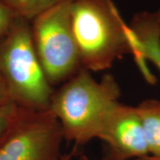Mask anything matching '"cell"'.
<instances>
[{"mask_svg": "<svg viewBox=\"0 0 160 160\" xmlns=\"http://www.w3.org/2000/svg\"><path fill=\"white\" fill-rule=\"evenodd\" d=\"M71 24L82 68L100 71L131 53L148 79L139 42L111 0H71Z\"/></svg>", "mask_w": 160, "mask_h": 160, "instance_id": "obj_1", "label": "cell"}, {"mask_svg": "<svg viewBox=\"0 0 160 160\" xmlns=\"http://www.w3.org/2000/svg\"><path fill=\"white\" fill-rule=\"evenodd\" d=\"M135 160H160V158L152 157V156L148 155V156H146V157L139 158V159H137Z\"/></svg>", "mask_w": 160, "mask_h": 160, "instance_id": "obj_13", "label": "cell"}, {"mask_svg": "<svg viewBox=\"0 0 160 160\" xmlns=\"http://www.w3.org/2000/svg\"><path fill=\"white\" fill-rule=\"evenodd\" d=\"M120 95L113 76L106 74L97 82L82 68L53 92L49 110L59 120L64 139L74 142L76 146L82 145L99 137Z\"/></svg>", "mask_w": 160, "mask_h": 160, "instance_id": "obj_2", "label": "cell"}, {"mask_svg": "<svg viewBox=\"0 0 160 160\" xmlns=\"http://www.w3.org/2000/svg\"><path fill=\"white\" fill-rule=\"evenodd\" d=\"M13 103L10 97L8 89L6 85L5 81L0 72V108Z\"/></svg>", "mask_w": 160, "mask_h": 160, "instance_id": "obj_12", "label": "cell"}, {"mask_svg": "<svg viewBox=\"0 0 160 160\" xmlns=\"http://www.w3.org/2000/svg\"><path fill=\"white\" fill-rule=\"evenodd\" d=\"M60 1L62 0H0L17 16L30 22Z\"/></svg>", "mask_w": 160, "mask_h": 160, "instance_id": "obj_9", "label": "cell"}, {"mask_svg": "<svg viewBox=\"0 0 160 160\" xmlns=\"http://www.w3.org/2000/svg\"><path fill=\"white\" fill-rule=\"evenodd\" d=\"M0 72L16 105L33 111L49 110L54 91L36 52L28 20L18 18L0 39Z\"/></svg>", "mask_w": 160, "mask_h": 160, "instance_id": "obj_3", "label": "cell"}, {"mask_svg": "<svg viewBox=\"0 0 160 160\" xmlns=\"http://www.w3.org/2000/svg\"><path fill=\"white\" fill-rule=\"evenodd\" d=\"M15 107V104L12 103L11 105L2 108H0V139H1L2 136L3 135L8 125L9 120L11 119Z\"/></svg>", "mask_w": 160, "mask_h": 160, "instance_id": "obj_11", "label": "cell"}, {"mask_svg": "<svg viewBox=\"0 0 160 160\" xmlns=\"http://www.w3.org/2000/svg\"><path fill=\"white\" fill-rule=\"evenodd\" d=\"M102 160H108V159H106V158H104V159Z\"/></svg>", "mask_w": 160, "mask_h": 160, "instance_id": "obj_15", "label": "cell"}, {"mask_svg": "<svg viewBox=\"0 0 160 160\" xmlns=\"http://www.w3.org/2000/svg\"><path fill=\"white\" fill-rule=\"evenodd\" d=\"M130 28L139 42L144 58L153 62L160 71V26L154 13H137Z\"/></svg>", "mask_w": 160, "mask_h": 160, "instance_id": "obj_7", "label": "cell"}, {"mask_svg": "<svg viewBox=\"0 0 160 160\" xmlns=\"http://www.w3.org/2000/svg\"><path fill=\"white\" fill-rule=\"evenodd\" d=\"M71 0H62L31 22L36 52L50 84L65 82L82 68L73 33Z\"/></svg>", "mask_w": 160, "mask_h": 160, "instance_id": "obj_4", "label": "cell"}, {"mask_svg": "<svg viewBox=\"0 0 160 160\" xmlns=\"http://www.w3.org/2000/svg\"><path fill=\"white\" fill-rule=\"evenodd\" d=\"M19 17L0 2V39L8 33Z\"/></svg>", "mask_w": 160, "mask_h": 160, "instance_id": "obj_10", "label": "cell"}, {"mask_svg": "<svg viewBox=\"0 0 160 160\" xmlns=\"http://www.w3.org/2000/svg\"><path fill=\"white\" fill-rule=\"evenodd\" d=\"M62 128L50 110L16 105L0 139V160H61Z\"/></svg>", "mask_w": 160, "mask_h": 160, "instance_id": "obj_5", "label": "cell"}, {"mask_svg": "<svg viewBox=\"0 0 160 160\" xmlns=\"http://www.w3.org/2000/svg\"><path fill=\"white\" fill-rule=\"evenodd\" d=\"M154 14H155L156 19H157V21L158 22V23H159V25L160 26V9L157 12V13H154Z\"/></svg>", "mask_w": 160, "mask_h": 160, "instance_id": "obj_14", "label": "cell"}, {"mask_svg": "<svg viewBox=\"0 0 160 160\" xmlns=\"http://www.w3.org/2000/svg\"><path fill=\"white\" fill-rule=\"evenodd\" d=\"M98 139L108 148L105 158L129 160L148 156L142 123L137 108L119 102L108 116Z\"/></svg>", "mask_w": 160, "mask_h": 160, "instance_id": "obj_6", "label": "cell"}, {"mask_svg": "<svg viewBox=\"0 0 160 160\" xmlns=\"http://www.w3.org/2000/svg\"><path fill=\"white\" fill-rule=\"evenodd\" d=\"M150 156L160 158V101L148 99L137 106Z\"/></svg>", "mask_w": 160, "mask_h": 160, "instance_id": "obj_8", "label": "cell"}]
</instances>
